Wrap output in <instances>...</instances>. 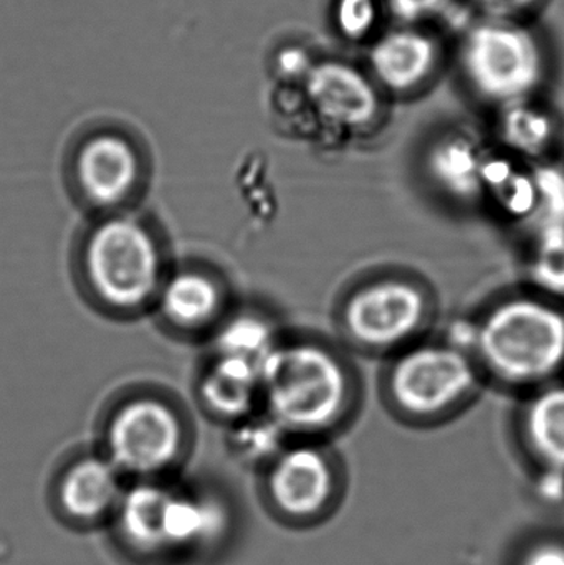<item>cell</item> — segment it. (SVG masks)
Masks as SVG:
<instances>
[{"label":"cell","instance_id":"obj_1","mask_svg":"<svg viewBox=\"0 0 564 565\" xmlns=\"http://www.w3.org/2000/svg\"><path fill=\"white\" fill-rule=\"evenodd\" d=\"M351 402L347 365L311 341L284 342L262 365V404L290 440H315L340 424Z\"/></svg>","mask_w":564,"mask_h":565},{"label":"cell","instance_id":"obj_2","mask_svg":"<svg viewBox=\"0 0 564 565\" xmlns=\"http://www.w3.org/2000/svg\"><path fill=\"white\" fill-rule=\"evenodd\" d=\"M473 354L502 384H546L564 367V311L543 296L502 299L477 322Z\"/></svg>","mask_w":564,"mask_h":565},{"label":"cell","instance_id":"obj_3","mask_svg":"<svg viewBox=\"0 0 564 565\" xmlns=\"http://www.w3.org/2000/svg\"><path fill=\"white\" fill-rule=\"evenodd\" d=\"M344 480L337 458L315 440H290L258 473L257 500L281 530L311 531L340 510Z\"/></svg>","mask_w":564,"mask_h":565},{"label":"cell","instance_id":"obj_4","mask_svg":"<svg viewBox=\"0 0 564 565\" xmlns=\"http://www.w3.org/2000/svg\"><path fill=\"white\" fill-rule=\"evenodd\" d=\"M460 63L473 92L500 108L532 98L545 78L542 43L517 20L486 19L473 25Z\"/></svg>","mask_w":564,"mask_h":565},{"label":"cell","instance_id":"obj_5","mask_svg":"<svg viewBox=\"0 0 564 565\" xmlns=\"http://www.w3.org/2000/svg\"><path fill=\"white\" fill-rule=\"evenodd\" d=\"M86 277L93 291L116 309H136L158 296L161 252L138 218L115 215L99 222L85 248Z\"/></svg>","mask_w":564,"mask_h":565},{"label":"cell","instance_id":"obj_6","mask_svg":"<svg viewBox=\"0 0 564 565\" xmlns=\"http://www.w3.org/2000/svg\"><path fill=\"white\" fill-rule=\"evenodd\" d=\"M99 451L128 483L174 480L188 458V431L161 398H132L109 420Z\"/></svg>","mask_w":564,"mask_h":565},{"label":"cell","instance_id":"obj_7","mask_svg":"<svg viewBox=\"0 0 564 565\" xmlns=\"http://www.w3.org/2000/svg\"><path fill=\"white\" fill-rule=\"evenodd\" d=\"M241 527L234 498L211 483L175 478L162 514L166 565H205L231 550Z\"/></svg>","mask_w":564,"mask_h":565},{"label":"cell","instance_id":"obj_8","mask_svg":"<svg viewBox=\"0 0 564 565\" xmlns=\"http://www.w3.org/2000/svg\"><path fill=\"white\" fill-rule=\"evenodd\" d=\"M479 382L472 355L453 345L421 344L394 361L387 392L401 414L417 420L440 417L462 404Z\"/></svg>","mask_w":564,"mask_h":565},{"label":"cell","instance_id":"obj_9","mask_svg":"<svg viewBox=\"0 0 564 565\" xmlns=\"http://www.w3.org/2000/svg\"><path fill=\"white\" fill-rule=\"evenodd\" d=\"M429 316V298L406 278H380L351 292L343 306V328L351 341L370 351L400 348Z\"/></svg>","mask_w":564,"mask_h":565},{"label":"cell","instance_id":"obj_10","mask_svg":"<svg viewBox=\"0 0 564 565\" xmlns=\"http://www.w3.org/2000/svg\"><path fill=\"white\" fill-rule=\"evenodd\" d=\"M128 481L102 451L78 455L53 475L46 493L50 516L70 533H105Z\"/></svg>","mask_w":564,"mask_h":565},{"label":"cell","instance_id":"obj_11","mask_svg":"<svg viewBox=\"0 0 564 565\" xmlns=\"http://www.w3.org/2000/svg\"><path fill=\"white\" fill-rule=\"evenodd\" d=\"M171 481H129L126 484L105 531L119 559L131 565H166L162 514Z\"/></svg>","mask_w":564,"mask_h":565},{"label":"cell","instance_id":"obj_12","mask_svg":"<svg viewBox=\"0 0 564 565\" xmlns=\"http://www.w3.org/2000/svg\"><path fill=\"white\" fill-rule=\"evenodd\" d=\"M305 83L311 106L328 125L340 129H363L380 115L376 86L363 72L348 63L315 65Z\"/></svg>","mask_w":564,"mask_h":565},{"label":"cell","instance_id":"obj_13","mask_svg":"<svg viewBox=\"0 0 564 565\" xmlns=\"http://www.w3.org/2000/svg\"><path fill=\"white\" fill-rule=\"evenodd\" d=\"M523 445L539 470L542 498H564V384L545 385L526 401Z\"/></svg>","mask_w":564,"mask_h":565},{"label":"cell","instance_id":"obj_14","mask_svg":"<svg viewBox=\"0 0 564 565\" xmlns=\"http://www.w3.org/2000/svg\"><path fill=\"white\" fill-rule=\"evenodd\" d=\"M139 171L138 152L121 136H95L76 156V181L98 207L123 204L138 185Z\"/></svg>","mask_w":564,"mask_h":565},{"label":"cell","instance_id":"obj_15","mask_svg":"<svg viewBox=\"0 0 564 565\" xmlns=\"http://www.w3.org/2000/svg\"><path fill=\"white\" fill-rule=\"evenodd\" d=\"M487 152L472 136L454 131L437 138L427 149L424 169L436 191L457 204L483 199L482 171Z\"/></svg>","mask_w":564,"mask_h":565},{"label":"cell","instance_id":"obj_16","mask_svg":"<svg viewBox=\"0 0 564 565\" xmlns=\"http://www.w3.org/2000/svg\"><path fill=\"white\" fill-rule=\"evenodd\" d=\"M436 60V43L414 25L387 30L370 49L374 76L393 92L416 88L433 73Z\"/></svg>","mask_w":564,"mask_h":565},{"label":"cell","instance_id":"obj_17","mask_svg":"<svg viewBox=\"0 0 564 565\" xmlns=\"http://www.w3.org/2000/svg\"><path fill=\"white\" fill-rule=\"evenodd\" d=\"M202 402L222 420H247L262 404V367L238 359L215 355L201 384Z\"/></svg>","mask_w":564,"mask_h":565},{"label":"cell","instance_id":"obj_18","mask_svg":"<svg viewBox=\"0 0 564 565\" xmlns=\"http://www.w3.org/2000/svg\"><path fill=\"white\" fill-rule=\"evenodd\" d=\"M156 298L166 319L184 329L212 324L224 306V292L217 280L192 268L164 278Z\"/></svg>","mask_w":564,"mask_h":565},{"label":"cell","instance_id":"obj_19","mask_svg":"<svg viewBox=\"0 0 564 565\" xmlns=\"http://www.w3.org/2000/svg\"><path fill=\"white\" fill-rule=\"evenodd\" d=\"M483 199H490L512 221L532 222L539 214V191L533 169L509 156L487 154L482 171Z\"/></svg>","mask_w":564,"mask_h":565},{"label":"cell","instance_id":"obj_20","mask_svg":"<svg viewBox=\"0 0 564 565\" xmlns=\"http://www.w3.org/2000/svg\"><path fill=\"white\" fill-rule=\"evenodd\" d=\"M497 129L503 146L526 159L542 158L556 138L552 113L532 98L502 106Z\"/></svg>","mask_w":564,"mask_h":565},{"label":"cell","instance_id":"obj_21","mask_svg":"<svg viewBox=\"0 0 564 565\" xmlns=\"http://www.w3.org/2000/svg\"><path fill=\"white\" fill-rule=\"evenodd\" d=\"M280 342L277 329L265 316L241 312L219 324L215 355L238 359L262 367Z\"/></svg>","mask_w":564,"mask_h":565},{"label":"cell","instance_id":"obj_22","mask_svg":"<svg viewBox=\"0 0 564 565\" xmlns=\"http://www.w3.org/2000/svg\"><path fill=\"white\" fill-rule=\"evenodd\" d=\"M529 275L543 298L564 299V225H535Z\"/></svg>","mask_w":564,"mask_h":565},{"label":"cell","instance_id":"obj_23","mask_svg":"<svg viewBox=\"0 0 564 565\" xmlns=\"http://www.w3.org/2000/svg\"><path fill=\"white\" fill-rule=\"evenodd\" d=\"M288 441L290 438L270 417L265 415V418H258V420L247 418L238 422L232 447L238 460L258 475L287 447Z\"/></svg>","mask_w":564,"mask_h":565},{"label":"cell","instance_id":"obj_24","mask_svg":"<svg viewBox=\"0 0 564 565\" xmlns=\"http://www.w3.org/2000/svg\"><path fill=\"white\" fill-rule=\"evenodd\" d=\"M539 191V214L533 227L542 224L564 225V169L556 164L533 168Z\"/></svg>","mask_w":564,"mask_h":565},{"label":"cell","instance_id":"obj_25","mask_svg":"<svg viewBox=\"0 0 564 565\" xmlns=\"http://www.w3.org/2000/svg\"><path fill=\"white\" fill-rule=\"evenodd\" d=\"M380 9L381 0H337L338 29L348 39H364L376 26Z\"/></svg>","mask_w":564,"mask_h":565},{"label":"cell","instance_id":"obj_26","mask_svg":"<svg viewBox=\"0 0 564 565\" xmlns=\"http://www.w3.org/2000/svg\"><path fill=\"white\" fill-rule=\"evenodd\" d=\"M510 565H564V534L543 533L520 544Z\"/></svg>","mask_w":564,"mask_h":565},{"label":"cell","instance_id":"obj_27","mask_svg":"<svg viewBox=\"0 0 564 565\" xmlns=\"http://www.w3.org/2000/svg\"><path fill=\"white\" fill-rule=\"evenodd\" d=\"M381 2L404 25H414L439 12L447 0H381Z\"/></svg>","mask_w":564,"mask_h":565},{"label":"cell","instance_id":"obj_28","mask_svg":"<svg viewBox=\"0 0 564 565\" xmlns=\"http://www.w3.org/2000/svg\"><path fill=\"white\" fill-rule=\"evenodd\" d=\"M539 0H476L486 19L517 20L526 10L532 9Z\"/></svg>","mask_w":564,"mask_h":565},{"label":"cell","instance_id":"obj_29","mask_svg":"<svg viewBox=\"0 0 564 565\" xmlns=\"http://www.w3.org/2000/svg\"><path fill=\"white\" fill-rule=\"evenodd\" d=\"M311 68H313V65L301 50H285L277 58V73L281 78H285V82L298 78H304L307 82Z\"/></svg>","mask_w":564,"mask_h":565}]
</instances>
